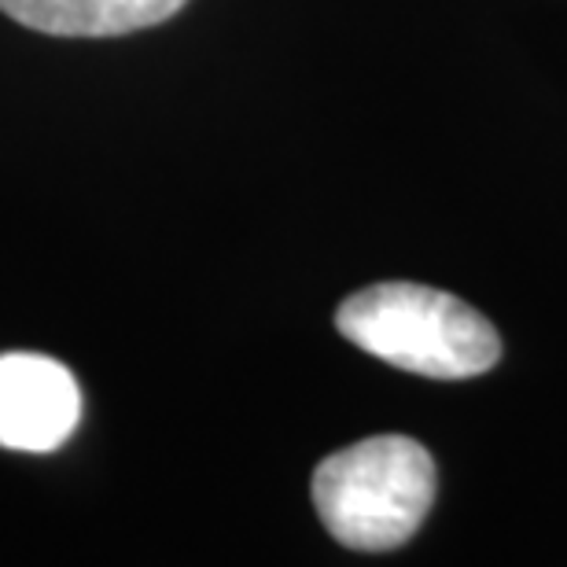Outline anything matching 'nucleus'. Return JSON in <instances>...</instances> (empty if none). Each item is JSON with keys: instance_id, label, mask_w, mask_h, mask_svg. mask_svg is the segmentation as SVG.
I'll return each mask as SVG.
<instances>
[{"instance_id": "20e7f679", "label": "nucleus", "mask_w": 567, "mask_h": 567, "mask_svg": "<svg viewBox=\"0 0 567 567\" xmlns=\"http://www.w3.org/2000/svg\"><path fill=\"white\" fill-rule=\"evenodd\" d=\"M188 0H0L19 27L52 38H126L174 19Z\"/></svg>"}, {"instance_id": "f257e3e1", "label": "nucleus", "mask_w": 567, "mask_h": 567, "mask_svg": "<svg viewBox=\"0 0 567 567\" xmlns=\"http://www.w3.org/2000/svg\"><path fill=\"white\" fill-rule=\"evenodd\" d=\"M336 328L365 354L427 380H468L502 358V339L480 310L410 280L354 291L336 310Z\"/></svg>"}, {"instance_id": "7ed1b4c3", "label": "nucleus", "mask_w": 567, "mask_h": 567, "mask_svg": "<svg viewBox=\"0 0 567 567\" xmlns=\"http://www.w3.org/2000/svg\"><path fill=\"white\" fill-rule=\"evenodd\" d=\"M82 424V388L49 354H0V446L52 453Z\"/></svg>"}, {"instance_id": "f03ea898", "label": "nucleus", "mask_w": 567, "mask_h": 567, "mask_svg": "<svg viewBox=\"0 0 567 567\" xmlns=\"http://www.w3.org/2000/svg\"><path fill=\"white\" fill-rule=\"evenodd\" d=\"M435 502V461L405 435H372L313 472V505L339 546L388 553L421 530Z\"/></svg>"}]
</instances>
